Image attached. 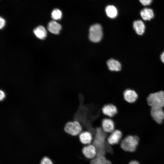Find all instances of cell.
<instances>
[{"label":"cell","instance_id":"24","mask_svg":"<svg viewBox=\"0 0 164 164\" xmlns=\"http://www.w3.org/2000/svg\"><path fill=\"white\" fill-rule=\"evenodd\" d=\"M0 99L1 101H2L5 97V94L4 93L3 91L1 90L0 92Z\"/></svg>","mask_w":164,"mask_h":164},{"label":"cell","instance_id":"10","mask_svg":"<svg viewBox=\"0 0 164 164\" xmlns=\"http://www.w3.org/2000/svg\"><path fill=\"white\" fill-rule=\"evenodd\" d=\"M123 95L125 100L130 103L135 102L138 97L137 93L135 91L130 89L125 90L124 92Z\"/></svg>","mask_w":164,"mask_h":164},{"label":"cell","instance_id":"4","mask_svg":"<svg viewBox=\"0 0 164 164\" xmlns=\"http://www.w3.org/2000/svg\"><path fill=\"white\" fill-rule=\"evenodd\" d=\"M103 36L102 29L101 25L95 24L92 25L89 30V37L92 42L97 43L101 40Z\"/></svg>","mask_w":164,"mask_h":164},{"label":"cell","instance_id":"20","mask_svg":"<svg viewBox=\"0 0 164 164\" xmlns=\"http://www.w3.org/2000/svg\"><path fill=\"white\" fill-rule=\"evenodd\" d=\"M62 16V12L58 9H55L52 12L51 17L54 20H60L61 19Z\"/></svg>","mask_w":164,"mask_h":164},{"label":"cell","instance_id":"19","mask_svg":"<svg viewBox=\"0 0 164 164\" xmlns=\"http://www.w3.org/2000/svg\"><path fill=\"white\" fill-rule=\"evenodd\" d=\"M91 164H111L109 160L107 159L104 156H97L93 159Z\"/></svg>","mask_w":164,"mask_h":164},{"label":"cell","instance_id":"14","mask_svg":"<svg viewBox=\"0 0 164 164\" xmlns=\"http://www.w3.org/2000/svg\"><path fill=\"white\" fill-rule=\"evenodd\" d=\"M47 28L50 32L57 34L59 33L61 30V26L55 21L52 20L48 23Z\"/></svg>","mask_w":164,"mask_h":164},{"label":"cell","instance_id":"6","mask_svg":"<svg viewBox=\"0 0 164 164\" xmlns=\"http://www.w3.org/2000/svg\"><path fill=\"white\" fill-rule=\"evenodd\" d=\"M151 114L153 119L157 123L161 124L164 119V111L162 108L152 107Z\"/></svg>","mask_w":164,"mask_h":164},{"label":"cell","instance_id":"23","mask_svg":"<svg viewBox=\"0 0 164 164\" xmlns=\"http://www.w3.org/2000/svg\"><path fill=\"white\" fill-rule=\"evenodd\" d=\"M5 19L2 17L0 18V28L1 29L3 28L5 26Z\"/></svg>","mask_w":164,"mask_h":164},{"label":"cell","instance_id":"13","mask_svg":"<svg viewBox=\"0 0 164 164\" xmlns=\"http://www.w3.org/2000/svg\"><path fill=\"white\" fill-rule=\"evenodd\" d=\"M133 27L136 33L139 35H142L144 33L145 30V26L141 20L134 21L133 24Z\"/></svg>","mask_w":164,"mask_h":164},{"label":"cell","instance_id":"18","mask_svg":"<svg viewBox=\"0 0 164 164\" xmlns=\"http://www.w3.org/2000/svg\"><path fill=\"white\" fill-rule=\"evenodd\" d=\"M107 15L109 17L113 19L115 18L118 15V11L116 8L112 5H109L105 9Z\"/></svg>","mask_w":164,"mask_h":164},{"label":"cell","instance_id":"11","mask_svg":"<svg viewBox=\"0 0 164 164\" xmlns=\"http://www.w3.org/2000/svg\"><path fill=\"white\" fill-rule=\"evenodd\" d=\"M102 110L104 114L110 117H114L117 112L116 107L111 104L104 105L102 107Z\"/></svg>","mask_w":164,"mask_h":164},{"label":"cell","instance_id":"9","mask_svg":"<svg viewBox=\"0 0 164 164\" xmlns=\"http://www.w3.org/2000/svg\"><path fill=\"white\" fill-rule=\"evenodd\" d=\"M101 125L102 130L106 133H111L114 130V123L111 119L107 118L103 119Z\"/></svg>","mask_w":164,"mask_h":164},{"label":"cell","instance_id":"2","mask_svg":"<svg viewBox=\"0 0 164 164\" xmlns=\"http://www.w3.org/2000/svg\"><path fill=\"white\" fill-rule=\"evenodd\" d=\"M139 141V139L138 136L128 135L121 141L120 147L125 152H133L136 150Z\"/></svg>","mask_w":164,"mask_h":164},{"label":"cell","instance_id":"26","mask_svg":"<svg viewBox=\"0 0 164 164\" xmlns=\"http://www.w3.org/2000/svg\"><path fill=\"white\" fill-rule=\"evenodd\" d=\"M160 59L162 63H164V51H163L160 55Z\"/></svg>","mask_w":164,"mask_h":164},{"label":"cell","instance_id":"7","mask_svg":"<svg viewBox=\"0 0 164 164\" xmlns=\"http://www.w3.org/2000/svg\"><path fill=\"white\" fill-rule=\"evenodd\" d=\"M122 136L121 132L118 130H116L111 132L107 138L108 143L110 145H113L118 143Z\"/></svg>","mask_w":164,"mask_h":164},{"label":"cell","instance_id":"21","mask_svg":"<svg viewBox=\"0 0 164 164\" xmlns=\"http://www.w3.org/2000/svg\"><path fill=\"white\" fill-rule=\"evenodd\" d=\"M40 164H53V163L49 158L45 157L42 159Z\"/></svg>","mask_w":164,"mask_h":164},{"label":"cell","instance_id":"17","mask_svg":"<svg viewBox=\"0 0 164 164\" xmlns=\"http://www.w3.org/2000/svg\"><path fill=\"white\" fill-rule=\"evenodd\" d=\"M33 32L35 36L39 39H43L46 36V31L43 26H39L33 30Z\"/></svg>","mask_w":164,"mask_h":164},{"label":"cell","instance_id":"22","mask_svg":"<svg viewBox=\"0 0 164 164\" xmlns=\"http://www.w3.org/2000/svg\"><path fill=\"white\" fill-rule=\"evenodd\" d=\"M152 0H139L140 2L143 5H149L152 2Z\"/></svg>","mask_w":164,"mask_h":164},{"label":"cell","instance_id":"15","mask_svg":"<svg viewBox=\"0 0 164 164\" xmlns=\"http://www.w3.org/2000/svg\"><path fill=\"white\" fill-rule=\"evenodd\" d=\"M140 15L142 18L144 20H150L154 17V13L153 10L150 8H145L140 12Z\"/></svg>","mask_w":164,"mask_h":164},{"label":"cell","instance_id":"16","mask_svg":"<svg viewBox=\"0 0 164 164\" xmlns=\"http://www.w3.org/2000/svg\"><path fill=\"white\" fill-rule=\"evenodd\" d=\"M107 64L109 70L113 71H119L121 68V65L118 61L111 59L107 62Z\"/></svg>","mask_w":164,"mask_h":164},{"label":"cell","instance_id":"1","mask_svg":"<svg viewBox=\"0 0 164 164\" xmlns=\"http://www.w3.org/2000/svg\"><path fill=\"white\" fill-rule=\"evenodd\" d=\"M106 133L101 128L96 129L93 145L95 147L97 151V156H104L106 153L105 142Z\"/></svg>","mask_w":164,"mask_h":164},{"label":"cell","instance_id":"3","mask_svg":"<svg viewBox=\"0 0 164 164\" xmlns=\"http://www.w3.org/2000/svg\"><path fill=\"white\" fill-rule=\"evenodd\" d=\"M148 104L151 107H164V92L161 91L150 94L147 99Z\"/></svg>","mask_w":164,"mask_h":164},{"label":"cell","instance_id":"12","mask_svg":"<svg viewBox=\"0 0 164 164\" xmlns=\"http://www.w3.org/2000/svg\"><path fill=\"white\" fill-rule=\"evenodd\" d=\"M80 142L84 144H88L93 141L92 134L89 131H85L81 132L79 135Z\"/></svg>","mask_w":164,"mask_h":164},{"label":"cell","instance_id":"8","mask_svg":"<svg viewBox=\"0 0 164 164\" xmlns=\"http://www.w3.org/2000/svg\"><path fill=\"white\" fill-rule=\"evenodd\" d=\"M82 151L84 156L88 159H93L97 155L96 149L93 144L84 146Z\"/></svg>","mask_w":164,"mask_h":164},{"label":"cell","instance_id":"25","mask_svg":"<svg viewBox=\"0 0 164 164\" xmlns=\"http://www.w3.org/2000/svg\"><path fill=\"white\" fill-rule=\"evenodd\" d=\"M128 164H140V163L137 160H132L130 161Z\"/></svg>","mask_w":164,"mask_h":164},{"label":"cell","instance_id":"5","mask_svg":"<svg viewBox=\"0 0 164 164\" xmlns=\"http://www.w3.org/2000/svg\"><path fill=\"white\" fill-rule=\"evenodd\" d=\"M82 129L81 124L76 120L67 122L64 128L66 132L71 135L74 136L80 134Z\"/></svg>","mask_w":164,"mask_h":164}]
</instances>
